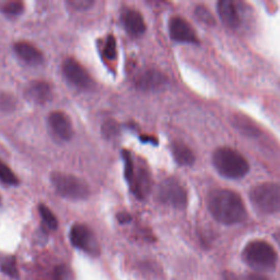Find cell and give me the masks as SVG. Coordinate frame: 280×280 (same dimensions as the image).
Returning <instances> with one entry per match:
<instances>
[{
	"label": "cell",
	"mask_w": 280,
	"mask_h": 280,
	"mask_svg": "<svg viewBox=\"0 0 280 280\" xmlns=\"http://www.w3.org/2000/svg\"><path fill=\"white\" fill-rule=\"evenodd\" d=\"M207 204L212 217L224 225L241 224L247 217L241 196L231 190L219 189L210 192Z\"/></svg>",
	"instance_id": "cell-1"
},
{
	"label": "cell",
	"mask_w": 280,
	"mask_h": 280,
	"mask_svg": "<svg viewBox=\"0 0 280 280\" xmlns=\"http://www.w3.org/2000/svg\"><path fill=\"white\" fill-rule=\"evenodd\" d=\"M212 164L222 176L232 179L245 176L250 170L245 158L239 151L229 147H221L214 150Z\"/></svg>",
	"instance_id": "cell-2"
},
{
	"label": "cell",
	"mask_w": 280,
	"mask_h": 280,
	"mask_svg": "<svg viewBox=\"0 0 280 280\" xmlns=\"http://www.w3.org/2000/svg\"><path fill=\"white\" fill-rule=\"evenodd\" d=\"M242 257L244 262L256 269H271L277 262V254L269 243L256 240L250 242L244 247Z\"/></svg>",
	"instance_id": "cell-3"
},
{
	"label": "cell",
	"mask_w": 280,
	"mask_h": 280,
	"mask_svg": "<svg viewBox=\"0 0 280 280\" xmlns=\"http://www.w3.org/2000/svg\"><path fill=\"white\" fill-rule=\"evenodd\" d=\"M250 199L256 209L265 214L280 211V185L262 183L251 190Z\"/></svg>",
	"instance_id": "cell-4"
},
{
	"label": "cell",
	"mask_w": 280,
	"mask_h": 280,
	"mask_svg": "<svg viewBox=\"0 0 280 280\" xmlns=\"http://www.w3.org/2000/svg\"><path fill=\"white\" fill-rule=\"evenodd\" d=\"M51 181L56 192L65 198L79 200L90 196L89 185L83 179L75 175L54 172L51 176Z\"/></svg>",
	"instance_id": "cell-5"
},
{
	"label": "cell",
	"mask_w": 280,
	"mask_h": 280,
	"mask_svg": "<svg viewBox=\"0 0 280 280\" xmlns=\"http://www.w3.org/2000/svg\"><path fill=\"white\" fill-rule=\"evenodd\" d=\"M158 198L161 203L174 208H184L188 203V195L184 188L174 178H167L160 184Z\"/></svg>",
	"instance_id": "cell-6"
},
{
	"label": "cell",
	"mask_w": 280,
	"mask_h": 280,
	"mask_svg": "<svg viewBox=\"0 0 280 280\" xmlns=\"http://www.w3.org/2000/svg\"><path fill=\"white\" fill-rule=\"evenodd\" d=\"M63 74L67 80L75 87L82 90L92 89L93 79L82 65L75 58H66L63 63Z\"/></svg>",
	"instance_id": "cell-7"
},
{
	"label": "cell",
	"mask_w": 280,
	"mask_h": 280,
	"mask_svg": "<svg viewBox=\"0 0 280 280\" xmlns=\"http://www.w3.org/2000/svg\"><path fill=\"white\" fill-rule=\"evenodd\" d=\"M70 241L77 248L89 253L98 252V242L95 234L91 230L84 225H74L70 230Z\"/></svg>",
	"instance_id": "cell-8"
},
{
	"label": "cell",
	"mask_w": 280,
	"mask_h": 280,
	"mask_svg": "<svg viewBox=\"0 0 280 280\" xmlns=\"http://www.w3.org/2000/svg\"><path fill=\"white\" fill-rule=\"evenodd\" d=\"M169 31L171 38L176 42L198 43L195 30L188 21L181 17L171 18L169 22Z\"/></svg>",
	"instance_id": "cell-9"
},
{
	"label": "cell",
	"mask_w": 280,
	"mask_h": 280,
	"mask_svg": "<svg viewBox=\"0 0 280 280\" xmlns=\"http://www.w3.org/2000/svg\"><path fill=\"white\" fill-rule=\"evenodd\" d=\"M48 124L57 137L63 140H69L74 136V127L67 114L64 112H52L48 116Z\"/></svg>",
	"instance_id": "cell-10"
},
{
	"label": "cell",
	"mask_w": 280,
	"mask_h": 280,
	"mask_svg": "<svg viewBox=\"0 0 280 280\" xmlns=\"http://www.w3.org/2000/svg\"><path fill=\"white\" fill-rule=\"evenodd\" d=\"M127 181L131 185V190L138 198H143L151 188V179L146 169L135 168L132 176Z\"/></svg>",
	"instance_id": "cell-11"
},
{
	"label": "cell",
	"mask_w": 280,
	"mask_h": 280,
	"mask_svg": "<svg viewBox=\"0 0 280 280\" xmlns=\"http://www.w3.org/2000/svg\"><path fill=\"white\" fill-rule=\"evenodd\" d=\"M167 82V78L158 70H145L136 79L137 88L143 91H152L160 89Z\"/></svg>",
	"instance_id": "cell-12"
},
{
	"label": "cell",
	"mask_w": 280,
	"mask_h": 280,
	"mask_svg": "<svg viewBox=\"0 0 280 280\" xmlns=\"http://www.w3.org/2000/svg\"><path fill=\"white\" fill-rule=\"evenodd\" d=\"M14 52L19 56L20 59L31 66H39L44 60L42 52L31 43L27 42H17L13 46Z\"/></svg>",
	"instance_id": "cell-13"
},
{
	"label": "cell",
	"mask_w": 280,
	"mask_h": 280,
	"mask_svg": "<svg viewBox=\"0 0 280 280\" xmlns=\"http://www.w3.org/2000/svg\"><path fill=\"white\" fill-rule=\"evenodd\" d=\"M219 16L226 25L230 27H238L241 23L240 10L235 3L231 0H221L218 3Z\"/></svg>",
	"instance_id": "cell-14"
},
{
	"label": "cell",
	"mask_w": 280,
	"mask_h": 280,
	"mask_svg": "<svg viewBox=\"0 0 280 280\" xmlns=\"http://www.w3.org/2000/svg\"><path fill=\"white\" fill-rule=\"evenodd\" d=\"M25 95L31 101L38 104H44L52 98V88L45 81L35 80L27 85Z\"/></svg>",
	"instance_id": "cell-15"
},
{
	"label": "cell",
	"mask_w": 280,
	"mask_h": 280,
	"mask_svg": "<svg viewBox=\"0 0 280 280\" xmlns=\"http://www.w3.org/2000/svg\"><path fill=\"white\" fill-rule=\"evenodd\" d=\"M126 31L133 37H140L146 31V23L137 10L126 9L121 16Z\"/></svg>",
	"instance_id": "cell-16"
},
{
	"label": "cell",
	"mask_w": 280,
	"mask_h": 280,
	"mask_svg": "<svg viewBox=\"0 0 280 280\" xmlns=\"http://www.w3.org/2000/svg\"><path fill=\"white\" fill-rule=\"evenodd\" d=\"M172 153L175 161L181 166H192L195 162V155L193 151L182 142H174L172 145Z\"/></svg>",
	"instance_id": "cell-17"
},
{
	"label": "cell",
	"mask_w": 280,
	"mask_h": 280,
	"mask_svg": "<svg viewBox=\"0 0 280 280\" xmlns=\"http://www.w3.org/2000/svg\"><path fill=\"white\" fill-rule=\"evenodd\" d=\"M39 210L43 220V224L46 226L48 230H56L58 228V221H57L55 214L52 212V210L49 209L48 207L41 204L39 207Z\"/></svg>",
	"instance_id": "cell-18"
},
{
	"label": "cell",
	"mask_w": 280,
	"mask_h": 280,
	"mask_svg": "<svg viewBox=\"0 0 280 280\" xmlns=\"http://www.w3.org/2000/svg\"><path fill=\"white\" fill-rule=\"evenodd\" d=\"M0 181L8 185H18L19 178L10 168L0 160Z\"/></svg>",
	"instance_id": "cell-19"
},
{
	"label": "cell",
	"mask_w": 280,
	"mask_h": 280,
	"mask_svg": "<svg viewBox=\"0 0 280 280\" xmlns=\"http://www.w3.org/2000/svg\"><path fill=\"white\" fill-rule=\"evenodd\" d=\"M17 107V100L13 96L8 93L0 95V111L2 112H12Z\"/></svg>",
	"instance_id": "cell-20"
},
{
	"label": "cell",
	"mask_w": 280,
	"mask_h": 280,
	"mask_svg": "<svg viewBox=\"0 0 280 280\" xmlns=\"http://www.w3.org/2000/svg\"><path fill=\"white\" fill-rule=\"evenodd\" d=\"M24 6L21 2H8L4 4V6L2 7L3 12L10 14V16H16V14H20L21 12L23 11Z\"/></svg>",
	"instance_id": "cell-21"
},
{
	"label": "cell",
	"mask_w": 280,
	"mask_h": 280,
	"mask_svg": "<svg viewBox=\"0 0 280 280\" xmlns=\"http://www.w3.org/2000/svg\"><path fill=\"white\" fill-rule=\"evenodd\" d=\"M104 55L107 59H115L117 56V48H116V41H115L113 35H110L107 38V41L104 46Z\"/></svg>",
	"instance_id": "cell-22"
},
{
	"label": "cell",
	"mask_w": 280,
	"mask_h": 280,
	"mask_svg": "<svg viewBox=\"0 0 280 280\" xmlns=\"http://www.w3.org/2000/svg\"><path fill=\"white\" fill-rule=\"evenodd\" d=\"M0 267H2L3 271H5L6 274H8L10 276L17 275V268H16V264H14V258L11 256H5L4 258H2V261H0Z\"/></svg>",
	"instance_id": "cell-23"
},
{
	"label": "cell",
	"mask_w": 280,
	"mask_h": 280,
	"mask_svg": "<svg viewBox=\"0 0 280 280\" xmlns=\"http://www.w3.org/2000/svg\"><path fill=\"white\" fill-rule=\"evenodd\" d=\"M102 132L106 138H113L119 133V127L116 121L106 120L102 126Z\"/></svg>",
	"instance_id": "cell-24"
},
{
	"label": "cell",
	"mask_w": 280,
	"mask_h": 280,
	"mask_svg": "<svg viewBox=\"0 0 280 280\" xmlns=\"http://www.w3.org/2000/svg\"><path fill=\"white\" fill-rule=\"evenodd\" d=\"M67 4L75 10H85L90 8L93 5V2L91 0H70Z\"/></svg>",
	"instance_id": "cell-25"
},
{
	"label": "cell",
	"mask_w": 280,
	"mask_h": 280,
	"mask_svg": "<svg viewBox=\"0 0 280 280\" xmlns=\"http://www.w3.org/2000/svg\"><path fill=\"white\" fill-rule=\"evenodd\" d=\"M196 14L198 16V18L200 20L205 21V22L209 23L210 21H212V18H211V14L208 12L206 10V8H204V7H198L197 10H196Z\"/></svg>",
	"instance_id": "cell-26"
},
{
	"label": "cell",
	"mask_w": 280,
	"mask_h": 280,
	"mask_svg": "<svg viewBox=\"0 0 280 280\" xmlns=\"http://www.w3.org/2000/svg\"><path fill=\"white\" fill-rule=\"evenodd\" d=\"M117 220L120 222V224H127L132 220V217L129 216L127 212H120L117 214Z\"/></svg>",
	"instance_id": "cell-27"
},
{
	"label": "cell",
	"mask_w": 280,
	"mask_h": 280,
	"mask_svg": "<svg viewBox=\"0 0 280 280\" xmlns=\"http://www.w3.org/2000/svg\"><path fill=\"white\" fill-rule=\"evenodd\" d=\"M247 280H267V279L262 277V276H258V275H251Z\"/></svg>",
	"instance_id": "cell-28"
}]
</instances>
